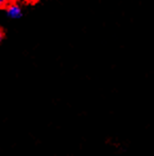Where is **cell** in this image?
<instances>
[{"instance_id":"obj_1","label":"cell","mask_w":154,"mask_h":156,"mask_svg":"<svg viewBox=\"0 0 154 156\" xmlns=\"http://www.w3.org/2000/svg\"><path fill=\"white\" fill-rule=\"evenodd\" d=\"M4 11H5L6 16L11 19H19L23 17V9H21L20 4L18 3V1L13 2Z\"/></svg>"},{"instance_id":"obj_2","label":"cell","mask_w":154,"mask_h":156,"mask_svg":"<svg viewBox=\"0 0 154 156\" xmlns=\"http://www.w3.org/2000/svg\"><path fill=\"white\" fill-rule=\"evenodd\" d=\"M18 0H0V10H5L10 4H12L13 2H16Z\"/></svg>"},{"instance_id":"obj_3","label":"cell","mask_w":154,"mask_h":156,"mask_svg":"<svg viewBox=\"0 0 154 156\" xmlns=\"http://www.w3.org/2000/svg\"><path fill=\"white\" fill-rule=\"evenodd\" d=\"M4 37H5V32H4V30L0 27V45H1V43L4 41Z\"/></svg>"},{"instance_id":"obj_4","label":"cell","mask_w":154,"mask_h":156,"mask_svg":"<svg viewBox=\"0 0 154 156\" xmlns=\"http://www.w3.org/2000/svg\"><path fill=\"white\" fill-rule=\"evenodd\" d=\"M23 1L27 4H35V3H37L39 0H23Z\"/></svg>"}]
</instances>
